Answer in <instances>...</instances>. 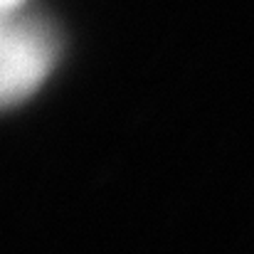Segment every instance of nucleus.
I'll return each mask as SVG.
<instances>
[{
  "instance_id": "nucleus-1",
  "label": "nucleus",
  "mask_w": 254,
  "mask_h": 254,
  "mask_svg": "<svg viewBox=\"0 0 254 254\" xmlns=\"http://www.w3.org/2000/svg\"><path fill=\"white\" fill-rule=\"evenodd\" d=\"M15 12V10H12ZM5 12L2 22V101L17 104L27 99L45 77L52 72L60 57V37L52 25L35 15Z\"/></svg>"
},
{
  "instance_id": "nucleus-2",
  "label": "nucleus",
  "mask_w": 254,
  "mask_h": 254,
  "mask_svg": "<svg viewBox=\"0 0 254 254\" xmlns=\"http://www.w3.org/2000/svg\"><path fill=\"white\" fill-rule=\"evenodd\" d=\"M20 2H22V0H2V10H5V12L20 10Z\"/></svg>"
}]
</instances>
